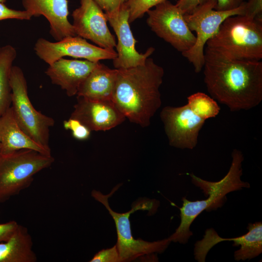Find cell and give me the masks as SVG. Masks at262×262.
I'll return each mask as SVG.
<instances>
[{"label":"cell","mask_w":262,"mask_h":262,"mask_svg":"<svg viewBox=\"0 0 262 262\" xmlns=\"http://www.w3.org/2000/svg\"><path fill=\"white\" fill-rule=\"evenodd\" d=\"M11 105L15 117L22 130L37 144L51 151L49 131L54 119L37 111L28 94L27 84L22 70L13 66L10 74Z\"/></svg>","instance_id":"52a82bcc"},{"label":"cell","mask_w":262,"mask_h":262,"mask_svg":"<svg viewBox=\"0 0 262 262\" xmlns=\"http://www.w3.org/2000/svg\"><path fill=\"white\" fill-rule=\"evenodd\" d=\"M248 232L241 236L233 238V246H240L234 252L237 261L250 260L258 257L262 252V223L261 221L249 223Z\"/></svg>","instance_id":"ffe728a7"},{"label":"cell","mask_w":262,"mask_h":262,"mask_svg":"<svg viewBox=\"0 0 262 262\" xmlns=\"http://www.w3.org/2000/svg\"><path fill=\"white\" fill-rule=\"evenodd\" d=\"M34 50L37 56L49 65L65 56L83 58L95 63L101 60H113L117 56L114 49L96 46L77 35L56 42L39 38L34 44Z\"/></svg>","instance_id":"30bf717a"},{"label":"cell","mask_w":262,"mask_h":262,"mask_svg":"<svg viewBox=\"0 0 262 262\" xmlns=\"http://www.w3.org/2000/svg\"><path fill=\"white\" fill-rule=\"evenodd\" d=\"M90 262H122L117 246L103 249L96 253Z\"/></svg>","instance_id":"484cf974"},{"label":"cell","mask_w":262,"mask_h":262,"mask_svg":"<svg viewBox=\"0 0 262 262\" xmlns=\"http://www.w3.org/2000/svg\"><path fill=\"white\" fill-rule=\"evenodd\" d=\"M165 0H127L125 4L129 11V23L141 18L152 7Z\"/></svg>","instance_id":"603a6c76"},{"label":"cell","mask_w":262,"mask_h":262,"mask_svg":"<svg viewBox=\"0 0 262 262\" xmlns=\"http://www.w3.org/2000/svg\"><path fill=\"white\" fill-rule=\"evenodd\" d=\"M105 15L117 38L115 47L117 56L113 60L115 68L127 69L144 65L155 49L150 47L144 53H140L136 50V40L130 28L129 11L126 4L124 3L117 12L113 14H105Z\"/></svg>","instance_id":"4fadbf2b"},{"label":"cell","mask_w":262,"mask_h":262,"mask_svg":"<svg viewBox=\"0 0 262 262\" xmlns=\"http://www.w3.org/2000/svg\"><path fill=\"white\" fill-rule=\"evenodd\" d=\"M207 0H178L176 5L185 15L192 12L197 7Z\"/></svg>","instance_id":"f546056e"},{"label":"cell","mask_w":262,"mask_h":262,"mask_svg":"<svg viewBox=\"0 0 262 262\" xmlns=\"http://www.w3.org/2000/svg\"><path fill=\"white\" fill-rule=\"evenodd\" d=\"M6 1V0H0V2L5 3Z\"/></svg>","instance_id":"1f68e13d"},{"label":"cell","mask_w":262,"mask_h":262,"mask_svg":"<svg viewBox=\"0 0 262 262\" xmlns=\"http://www.w3.org/2000/svg\"><path fill=\"white\" fill-rule=\"evenodd\" d=\"M147 13V23L151 30L178 51L184 53L194 46L196 35L189 29L184 14L176 4L167 0Z\"/></svg>","instance_id":"9c48e42d"},{"label":"cell","mask_w":262,"mask_h":262,"mask_svg":"<svg viewBox=\"0 0 262 262\" xmlns=\"http://www.w3.org/2000/svg\"><path fill=\"white\" fill-rule=\"evenodd\" d=\"M119 186L115 187L107 195L93 190L91 196L106 208L114 220L117 236L116 245L122 262L131 261L145 255L163 253L171 242L168 238L154 242L136 239L132 235L129 220L131 213L137 210H147L154 213L159 206V201L155 199L145 200L134 203L131 210L127 212L117 213L110 207L108 199L118 189Z\"/></svg>","instance_id":"5b68a950"},{"label":"cell","mask_w":262,"mask_h":262,"mask_svg":"<svg viewBox=\"0 0 262 262\" xmlns=\"http://www.w3.org/2000/svg\"><path fill=\"white\" fill-rule=\"evenodd\" d=\"M117 70L113 101L131 122L148 127L162 104L164 68L149 57L143 65Z\"/></svg>","instance_id":"7a4b0ae2"},{"label":"cell","mask_w":262,"mask_h":262,"mask_svg":"<svg viewBox=\"0 0 262 262\" xmlns=\"http://www.w3.org/2000/svg\"><path fill=\"white\" fill-rule=\"evenodd\" d=\"M19 224L15 221L0 224V243L9 240L17 229Z\"/></svg>","instance_id":"f1b7e54d"},{"label":"cell","mask_w":262,"mask_h":262,"mask_svg":"<svg viewBox=\"0 0 262 262\" xmlns=\"http://www.w3.org/2000/svg\"><path fill=\"white\" fill-rule=\"evenodd\" d=\"M22 149H33L51 155V151L37 144L22 130L10 107L0 116V155Z\"/></svg>","instance_id":"e0dca14e"},{"label":"cell","mask_w":262,"mask_h":262,"mask_svg":"<svg viewBox=\"0 0 262 262\" xmlns=\"http://www.w3.org/2000/svg\"><path fill=\"white\" fill-rule=\"evenodd\" d=\"M32 237L26 228L19 226L5 242L0 243V262H35L37 257L33 250Z\"/></svg>","instance_id":"d6986e66"},{"label":"cell","mask_w":262,"mask_h":262,"mask_svg":"<svg viewBox=\"0 0 262 262\" xmlns=\"http://www.w3.org/2000/svg\"><path fill=\"white\" fill-rule=\"evenodd\" d=\"M51 155L30 149L0 155V202L29 187L35 174L54 162Z\"/></svg>","instance_id":"8992f818"},{"label":"cell","mask_w":262,"mask_h":262,"mask_svg":"<svg viewBox=\"0 0 262 262\" xmlns=\"http://www.w3.org/2000/svg\"><path fill=\"white\" fill-rule=\"evenodd\" d=\"M24 10L32 16H44L49 24V33L56 41L76 35L68 19V0H22Z\"/></svg>","instance_id":"9a60e30c"},{"label":"cell","mask_w":262,"mask_h":262,"mask_svg":"<svg viewBox=\"0 0 262 262\" xmlns=\"http://www.w3.org/2000/svg\"><path fill=\"white\" fill-rule=\"evenodd\" d=\"M16 54L10 45L0 47V116L11 107L10 74Z\"/></svg>","instance_id":"44dd1931"},{"label":"cell","mask_w":262,"mask_h":262,"mask_svg":"<svg viewBox=\"0 0 262 262\" xmlns=\"http://www.w3.org/2000/svg\"><path fill=\"white\" fill-rule=\"evenodd\" d=\"M246 0H216L215 9L218 11H229L239 7Z\"/></svg>","instance_id":"4dcf8cb0"},{"label":"cell","mask_w":262,"mask_h":262,"mask_svg":"<svg viewBox=\"0 0 262 262\" xmlns=\"http://www.w3.org/2000/svg\"><path fill=\"white\" fill-rule=\"evenodd\" d=\"M33 16L26 10H17L8 7L0 2V21L8 19L30 20Z\"/></svg>","instance_id":"d4e9b609"},{"label":"cell","mask_w":262,"mask_h":262,"mask_svg":"<svg viewBox=\"0 0 262 262\" xmlns=\"http://www.w3.org/2000/svg\"><path fill=\"white\" fill-rule=\"evenodd\" d=\"M118 70L98 62L80 85L77 96L98 100H112Z\"/></svg>","instance_id":"ac0fdd59"},{"label":"cell","mask_w":262,"mask_h":262,"mask_svg":"<svg viewBox=\"0 0 262 262\" xmlns=\"http://www.w3.org/2000/svg\"><path fill=\"white\" fill-rule=\"evenodd\" d=\"M231 157L228 172L218 181H209L193 174H190L193 184L199 187L207 197L196 201H190L185 197L182 198V205L180 208V223L175 231L168 237L171 242L186 244L193 235L190 229L192 223L203 211L215 210L221 207L226 201L228 193L250 187L249 183L241 180L242 163L244 160L243 153L234 149Z\"/></svg>","instance_id":"3957f363"},{"label":"cell","mask_w":262,"mask_h":262,"mask_svg":"<svg viewBox=\"0 0 262 262\" xmlns=\"http://www.w3.org/2000/svg\"><path fill=\"white\" fill-rule=\"evenodd\" d=\"M70 118L92 131H106L122 123L126 117L113 100H98L77 96Z\"/></svg>","instance_id":"5bb4252c"},{"label":"cell","mask_w":262,"mask_h":262,"mask_svg":"<svg viewBox=\"0 0 262 262\" xmlns=\"http://www.w3.org/2000/svg\"><path fill=\"white\" fill-rule=\"evenodd\" d=\"M76 35L90 40L103 49H114L116 43L110 32L105 13L92 0H80V6L72 14Z\"/></svg>","instance_id":"7c38bea8"},{"label":"cell","mask_w":262,"mask_h":262,"mask_svg":"<svg viewBox=\"0 0 262 262\" xmlns=\"http://www.w3.org/2000/svg\"><path fill=\"white\" fill-rule=\"evenodd\" d=\"M98 63L61 58L49 65L45 73L53 84L59 86L68 96L72 97L77 95L80 85Z\"/></svg>","instance_id":"2e32d148"},{"label":"cell","mask_w":262,"mask_h":262,"mask_svg":"<svg viewBox=\"0 0 262 262\" xmlns=\"http://www.w3.org/2000/svg\"><path fill=\"white\" fill-rule=\"evenodd\" d=\"M106 14H113L117 12L127 0H92Z\"/></svg>","instance_id":"83f0119b"},{"label":"cell","mask_w":262,"mask_h":262,"mask_svg":"<svg viewBox=\"0 0 262 262\" xmlns=\"http://www.w3.org/2000/svg\"><path fill=\"white\" fill-rule=\"evenodd\" d=\"M245 1L236 9L218 11L215 9L216 0H207L191 13L184 15L189 29L196 33V41L190 49L181 54L192 64L196 73H199L203 68L204 49L207 42L217 33L227 18L232 16L244 15Z\"/></svg>","instance_id":"ba28073f"},{"label":"cell","mask_w":262,"mask_h":262,"mask_svg":"<svg viewBox=\"0 0 262 262\" xmlns=\"http://www.w3.org/2000/svg\"><path fill=\"white\" fill-rule=\"evenodd\" d=\"M243 16L262 22V0H248L245 2Z\"/></svg>","instance_id":"4316f807"},{"label":"cell","mask_w":262,"mask_h":262,"mask_svg":"<svg viewBox=\"0 0 262 262\" xmlns=\"http://www.w3.org/2000/svg\"><path fill=\"white\" fill-rule=\"evenodd\" d=\"M206 45L231 58L261 61L262 22L243 15L229 16Z\"/></svg>","instance_id":"277c9868"},{"label":"cell","mask_w":262,"mask_h":262,"mask_svg":"<svg viewBox=\"0 0 262 262\" xmlns=\"http://www.w3.org/2000/svg\"><path fill=\"white\" fill-rule=\"evenodd\" d=\"M160 117L170 146L188 149L196 146L205 120L195 114L187 104L179 107H164Z\"/></svg>","instance_id":"8fae6325"},{"label":"cell","mask_w":262,"mask_h":262,"mask_svg":"<svg viewBox=\"0 0 262 262\" xmlns=\"http://www.w3.org/2000/svg\"><path fill=\"white\" fill-rule=\"evenodd\" d=\"M191 111L204 120L216 117L220 111L217 101L207 94L198 92L187 97V103Z\"/></svg>","instance_id":"7402d4cb"},{"label":"cell","mask_w":262,"mask_h":262,"mask_svg":"<svg viewBox=\"0 0 262 262\" xmlns=\"http://www.w3.org/2000/svg\"><path fill=\"white\" fill-rule=\"evenodd\" d=\"M64 128L70 130L72 135L76 139L85 140L89 137L91 131L78 120L69 118L63 123Z\"/></svg>","instance_id":"cb8c5ba5"},{"label":"cell","mask_w":262,"mask_h":262,"mask_svg":"<svg viewBox=\"0 0 262 262\" xmlns=\"http://www.w3.org/2000/svg\"><path fill=\"white\" fill-rule=\"evenodd\" d=\"M204 82L208 92L230 112L248 110L262 101V62L228 57L205 47Z\"/></svg>","instance_id":"6da1fadb"}]
</instances>
